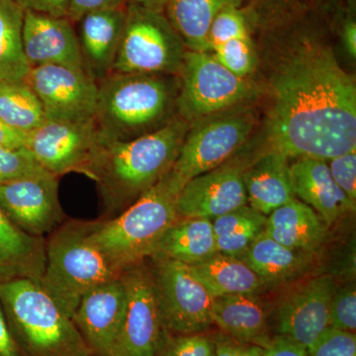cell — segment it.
I'll return each mask as SVG.
<instances>
[{
	"instance_id": "obj_1",
	"label": "cell",
	"mask_w": 356,
	"mask_h": 356,
	"mask_svg": "<svg viewBox=\"0 0 356 356\" xmlns=\"http://www.w3.org/2000/svg\"><path fill=\"white\" fill-rule=\"evenodd\" d=\"M259 19L286 47L269 83L271 149L325 161L355 151V79L339 65L323 28L293 2Z\"/></svg>"
},
{
	"instance_id": "obj_2",
	"label": "cell",
	"mask_w": 356,
	"mask_h": 356,
	"mask_svg": "<svg viewBox=\"0 0 356 356\" xmlns=\"http://www.w3.org/2000/svg\"><path fill=\"white\" fill-rule=\"evenodd\" d=\"M191 123L175 117L163 127L125 142H97L86 175L97 184L103 214H120L170 172Z\"/></svg>"
},
{
	"instance_id": "obj_3",
	"label": "cell",
	"mask_w": 356,
	"mask_h": 356,
	"mask_svg": "<svg viewBox=\"0 0 356 356\" xmlns=\"http://www.w3.org/2000/svg\"><path fill=\"white\" fill-rule=\"evenodd\" d=\"M177 76L117 74L98 81L97 142H125L163 127L177 116Z\"/></svg>"
},
{
	"instance_id": "obj_4",
	"label": "cell",
	"mask_w": 356,
	"mask_h": 356,
	"mask_svg": "<svg viewBox=\"0 0 356 356\" xmlns=\"http://www.w3.org/2000/svg\"><path fill=\"white\" fill-rule=\"evenodd\" d=\"M0 303L21 356H89L72 318L39 282L15 280L0 284Z\"/></svg>"
},
{
	"instance_id": "obj_5",
	"label": "cell",
	"mask_w": 356,
	"mask_h": 356,
	"mask_svg": "<svg viewBox=\"0 0 356 356\" xmlns=\"http://www.w3.org/2000/svg\"><path fill=\"white\" fill-rule=\"evenodd\" d=\"M166 175L120 214L93 221L90 238L119 273L153 254L166 229L177 221V197Z\"/></svg>"
},
{
	"instance_id": "obj_6",
	"label": "cell",
	"mask_w": 356,
	"mask_h": 356,
	"mask_svg": "<svg viewBox=\"0 0 356 356\" xmlns=\"http://www.w3.org/2000/svg\"><path fill=\"white\" fill-rule=\"evenodd\" d=\"M92 222H64L46 238L40 285L70 318L86 293L121 275L91 241Z\"/></svg>"
},
{
	"instance_id": "obj_7",
	"label": "cell",
	"mask_w": 356,
	"mask_h": 356,
	"mask_svg": "<svg viewBox=\"0 0 356 356\" xmlns=\"http://www.w3.org/2000/svg\"><path fill=\"white\" fill-rule=\"evenodd\" d=\"M255 126L250 104L192 122L175 163L166 173L179 193L192 178L224 165L247 142Z\"/></svg>"
},
{
	"instance_id": "obj_8",
	"label": "cell",
	"mask_w": 356,
	"mask_h": 356,
	"mask_svg": "<svg viewBox=\"0 0 356 356\" xmlns=\"http://www.w3.org/2000/svg\"><path fill=\"white\" fill-rule=\"evenodd\" d=\"M186 51L184 40L163 11L126 6L125 24L112 72L178 76Z\"/></svg>"
},
{
	"instance_id": "obj_9",
	"label": "cell",
	"mask_w": 356,
	"mask_h": 356,
	"mask_svg": "<svg viewBox=\"0 0 356 356\" xmlns=\"http://www.w3.org/2000/svg\"><path fill=\"white\" fill-rule=\"evenodd\" d=\"M177 76V112L188 123L250 104L259 95L250 79L232 74L208 51L187 50Z\"/></svg>"
},
{
	"instance_id": "obj_10",
	"label": "cell",
	"mask_w": 356,
	"mask_h": 356,
	"mask_svg": "<svg viewBox=\"0 0 356 356\" xmlns=\"http://www.w3.org/2000/svg\"><path fill=\"white\" fill-rule=\"evenodd\" d=\"M163 327L170 334H199L213 324L214 297L191 266L166 259H149Z\"/></svg>"
},
{
	"instance_id": "obj_11",
	"label": "cell",
	"mask_w": 356,
	"mask_h": 356,
	"mask_svg": "<svg viewBox=\"0 0 356 356\" xmlns=\"http://www.w3.org/2000/svg\"><path fill=\"white\" fill-rule=\"evenodd\" d=\"M120 277L126 289L125 318L112 356H154L168 332L151 269L143 262L123 271Z\"/></svg>"
},
{
	"instance_id": "obj_12",
	"label": "cell",
	"mask_w": 356,
	"mask_h": 356,
	"mask_svg": "<svg viewBox=\"0 0 356 356\" xmlns=\"http://www.w3.org/2000/svg\"><path fill=\"white\" fill-rule=\"evenodd\" d=\"M38 96L47 121L93 120L98 86L83 70L64 65L32 67L25 79Z\"/></svg>"
},
{
	"instance_id": "obj_13",
	"label": "cell",
	"mask_w": 356,
	"mask_h": 356,
	"mask_svg": "<svg viewBox=\"0 0 356 356\" xmlns=\"http://www.w3.org/2000/svg\"><path fill=\"white\" fill-rule=\"evenodd\" d=\"M0 209L18 228L44 238L65 222L58 177L46 172L0 184Z\"/></svg>"
},
{
	"instance_id": "obj_14",
	"label": "cell",
	"mask_w": 356,
	"mask_h": 356,
	"mask_svg": "<svg viewBox=\"0 0 356 356\" xmlns=\"http://www.w3.org/2000/svg\"><path fill=\"white\" fill-rule=\"evenodd\" d=\"M96 146L95 119L76 123L46 120L26 138V147L56 177L70 172L86 175Z\"/></svg>"
},
{
	"instance_id": "obj_15",
	"label": "cell",
	"mask_w": 356,
	"mask_h": 356,
	"mask_svg": "<svg viewBox=\"0 0 356 356\" xmlns=\"http://www.w3.org/2000/svg\"><path fill=\"white\" fill-rule=\"evenodd\" d=\"M337 285L321 275L288 294L276 309V334L301 344L307 351L331 327V304Z\"/></svg>"
},
{
	"instance_id": "obj_16",
	"label": "cell",
	"mask_w": 356,
	"mask_h": 356,
	"mask_svg": "<svg viewBox=\"0 0 356 356\" xmlns=\"http://www.w3.org/2000/svg\"><path fill=\"white\" fill-rule=\"evenodd\" d=\"M243 163L227 161L182 187L177 197L178 218L213 220L247 205Z\"/></svg>"
},
{
	"instance_id": "obj_17",
	"label": "cell",
	"mask_w": 356,
	"mask_h": 356,
	"mask_svg": "<svg viewBox=\"0 0 356 356\" xmlns=\"http://www.w3.org/2000/svg\"><path fill=\"white\" fill-rule=\"evenodd\" d=\"M125 311L126 289L118 277L86 293L72 320L93 355L112 356Z\"/></svg>"
},
{
	"instance_id": "obj_18",
	"label": "cell",
	"mask_w": 356,
	"mask_h": 356,
	"mask_svg": "<svg viewBox=\"0 0 356 356\" xmlns=\"http://www.w3.org/2000/svg\"><path fill=\"white\" fill-rule=\"evenodd\" d=\"M22 42L31 69L58 65L86 70L76 30L67 17L24 11Z\"/></svg>"
},
{
	"instance_id": "obj_19",
	"label": "cell",
	"mask_w": 356,
	"mask_h": 356,
	"mask_svg": "<svg viewBox=\"0 0 356 356\" xmlns=\"http://www.w3.org/2000/svg\"><path fill=\"white\" fill-rule=\"evenodd\" d=\"M125 17L124 6L93 11L76 22L84 70L96 83L112 74Z\"/></svg>"
},
{
	"instance_id": "obj_20",
	"label": "cell",
	"mask_w": 356,
	"mask_h": 356,
	"mask_svg": "<svg viewBox=\"0 0 356 356\" xmlns=\"http://www.w3.org/2000/svg\"><path fill=\"white\" fill-rule=\"evenodd\" d=\"M290 175L296 198L310 206L327 227L346 212H355V204L334 181L325 159H297L290 165Z\"/></svg>"
},
{
	"instance_id": "obj_21",
	"label": "cell",
	"mask_w": 356,
	"mask_h": 356,
	"mask_svg": "<svg viewBox=\"0 0 356 356\" xmlns=\"http://www.w3.org/2000/svg\"><path fill=\"white\" fill-rule=\"evenodd\" d=\"M213 324L227 336L254 346L266 348L270 334L269 311L259 294L217 297L211 311Z\"/></svg>"
},
{
	"instance_id": "obj_22",
	"label": "cell",
	"mask_w": 356,
	"mask_h": 356,
	"mask_svg": "<svg viewBox=\"0 0 356 356\" xmlns=\"http://www.w3.org/2000/svg\"><path fill=\"white\" fill-rule=\"evenodd\" d=\"M243 184L248 205L266 217L296 198L288 158L273 149L262 154L245 168Z\"/></svg>"
},
{
	"instance_id": "obj_23",
	"label": "cell",
	"mask_w": 356,
	"mask_h": 356,
	"mask_svg": "<svg viewBox=\"0 0 356 356\" xmlns=\"http://www.w3.org/2000/svg\"><path fill=\"white\" fill-rule=\"evenodd\" d=\"M46 264V238L18 228L0 209V284L31 280L41 282Z\"/></svg>"
},
{
	"instance_id": "obj_24",
	"label": "cell",
	"mask_w": 356,
	"mask_h": 356,
	"mask_svg": "<svg viewBox=\"0 0 356 356\" xmlns=\"http://www.w3.org/2000/svg\"><path fill=\"white\" fill-rule=\"evenodd\" d=\"M327 229L310 206L294 198L267 216L264 233L285 247L310 254L324 243Z\"/></svg>"
},
{
	"instance_id": "obj_25",
	"label": "cell",
	"mask_w": 356,
	"mask_h": 356,
	"mask_svg": "<svg viewBox=\"0 0 356 356\" xmlns=\"http://www.w3.org/2000/svg\"><path fill=\"white\" fill-rule=\"evenodd\" d=\"M211 220L178 218L161 238L149 259H166L194 266L216 254Z\"/></svg>"
},
{
	"instance_id": "obj_26",
	"label": "cell",
	"mask_w": 356,
	"mask_h": 356,
	"mask_svg": "<svg viewBox=\"0 0 356 356\" xmlns=\"http://www.w3.org/2000/svg\"><path fill=\"white\" fill-rule=\"evenodd\" d=\"M191 267L214 298L259 294L267 287L266 283L241 257L216 252Z\"/></svg>"
},
{
	"instance_id": "obj_27",
	"label": "cell",
	"mask_w": 356,
	"mask_h": 356,
	"mask_svg": "<svg viewBox=\"0 0 356 356\" xmlns=\"http://www.w3.org/2000/svg\"><path fill=\"white\" fill-rule=\"evenodd\" d=\"M267 286L298 277L310 264L309 254L292 250L264 233L257 236L241 257Z\"/></svg>"
},
{
	"instance_id": "obj_28",
	"label": "cell",
	"mask_w": 356,
	"mask_h": 356,
	"mask_svg": "<svg viewBox=\"0 0 356 356\" xmlns=\"http://www.w3.org/2000/svg\"><path fill=\"white\" fill-rule=\"evenodd\" d=\"M243 0H168L163 13L187 50L208 51L213 20L225 7L243 6Z\"/></svg>"
},
{
	"instance_id": "obj_29",
	"label": "cell",
	"mask_w": 356,
	"mask_h": 356,
	"mask_svg": "<svg viewBox=\"0 0 356 356\" xmlns=\"http://www.w3.org/2000/svg\"><path fill=\"white\" fill-rule=\"evenodd\" d=\"M23 19L22 7L0 0V81H23L31 70L23 51Z\"/></svg>"
},
{
	"instance_id": "obj_30",
	"label": "cell",
	"mask_w": 356,
	"mask_h": 356,
	"mask_svg": "<svg viewBox=\"0 0 356 356\" xmlns=\"http://www.w3.org/2000/svg\"><path fill=\"white\" fill-rule=\"evenodd\" d=\"M267 217L250 205L213 220L217 252L241 257L266 228Z\"/></svg>"
},
{
	"instance_id": "obj_31",
	"label": "cell",
	"mask_w": 356,
	"mask_h": 356,
	"mask_svg": "<svg viewBox=\"0 0 356 356\" xmlns=\"http://www.w3.org/2000/svg\"><path fill=\"white\" fill-rule=\"evenodd\" d=\"M0 120L24 133L34 131L46 121L42 103L25 79L0 81Z\"/></svg>"
},
{
	"instance_id": "obj_32",
	"label": "cell",
	"mask_w": 356,
	"mask_h": 356,
	"mask_svg": "<svg viewBox=\"0 0 356 356\" xmlns=\"http://www.w3.org/2000/svg\"><path fill=\"white\" fill-rule=\"evenodd\" d=\"M211 53L225 69L241 79H248L257 69V55L252 35L229 40Z\"/></svg>"
},
{
	"instance_id": "obj_33",
	"label": "cell",
	"mask_w": 356,
	"mask_h": 356,
	"mask_svg": "<svg viewBox=\"0 0 356 356\" xmlns=\"http://www.w3.org/2000/svg\"><path fill=\"white\" fill-rule=\"evenodd\" d=\"M252 25L250 14L242 6L225 7L211 24L208 34L209 53L229 40L252 35Z\"/></svg>"
},
{
	"instance_id": "obj_34",
	"label": "cell",
	"mask_w": 356,
	"mask_h": 356,
	"mask_svg": "<svg viewBox=\"0 0 356 356\" xmlns=\"http://www.w3.org/2000/svg\"><path fill=\"white\" fill-rule=\"evenodd\" d=\"M46 172L27 147H0V184L35 177Z\"/></svg>"
},
{
	"instance_id": "obj_35",
	"label": "cell",
	"mask_w": 356,
	"mask_h": 356,
	"mask_svg": "<svg viewBox=\"0 0 356 356\" xmlns=\"http://www.w3.org/2000/svg\"><path fill=\"white\" fill-rule=\"evenodd\" d=\"M214 339L199 334H166L154 356H214Z\"/></svg>"
},
{
	"instance_id": "obj_36",
	"label": "cell",
	"mask_w": 356,
	"mask_h": 356,
	"mask_svg": "<svg viewBox=\"0 0 356 356\" xmlns=\"http://www.w3.org/2000/svg\"><path fill=\"white\" fill-rule=\"evenodd\" d=\"M331 327L355 332L356 290L355 283L336 288L331 304Z\"/></svg>"
},
{
	"instance_id": "obj_37",
	"label": "cell",
	"mask_w": 356,
	"mask_h": 356,
	"mask_svg": "<svg viewBox=\"0 0 356 356\" xmlns=\"http://www.w3.org/2000/svg\"><path fill=\"white\" fill-rule=\"evenodd\" d=\"M356 355L355 332L330 327L308 350V356Z\"/></svg>"
},
{
	"instance_id": "obj_38",
	"label": "cell",
	"mask_w": 356,
	"mask_h": 356,
	"mask_svg": "<svg viewBox=\"0 0 356 356\" xmlns=\"http://www.w3.org/2000/svg\"><path fill=\"white\" fill-rule=\"evenodd\" d=\"M327 161L332 179L356 205V149Z\"/></svg>"
},
{
	"instance_id": "obj_39",
	"label": "cell",
	"mask_w": 356,
	"mask_h": 356,
	"mask_svg": "<svg viewBox=\"0 0 356 356\" xmlns=\"http://www.w3.org/2000/svg\"><path fill=\"white\" fill-rule=\"evenodd\" d=\"M214 356H262L264 348L254 344L241 343L227 336L219 334L214 339Z\"/></svg>"
},
{
	"instance_id": "obj_40",
	"label": "cell",
	"mask_w": 356,
	"mask_h": 356,
	"mask_svg": "<svg viewBox=\"0 0 356 356\" xmlns=\"http://www.w3.org/2000/svg\"><path fill=\"white\" fill-rule=\"evenodd\" d=\"M126 0H70L67 18L77 22L86 14L103 9L119 8L126 6Z\"/></svg>"
},
{
	"instance_id": "obj_41",
	"label": "cell",
	"mask_w": 356,
	"mask_h": 356,
	"mask_svg": "<svg viewBox=\"0 0 356 356\" xmlns=\"http://www.w3.org/2000/svg\"><path fill=\"white\" fill-rule=\"evenodd\" d=\"M24 11L67 17L70 0H14Z\"/></svg>"
},
{
	"instance_id": "obj_42",
	"label": "cell",
	"mask_w": 356,
	"mask_h": 356,
	"mask_svg": "<svg viewBox=\"0 0 356 356\" xmlns=\"http://www.w3.org/2000/svg\"><path fill=\"white\" fill-rule=\"evenodd\" d=\"M262 356H308V351L292 339L275 334L264 348Z\"/></svg>"
},
{
	"instance_id": "obj_43",
	"label": "cell",
	"mask_w": 356,
	"mask_h": 356,
	"mask_svg": "<svg viewBox=\"0 0 356 356\" xmlns=\"http://www.w3.org/2000/svg\"><path fill=\"white\" fill-rule=\"evenodd\" d=\"M339 37L341 44L346 53L351 58H356V21L351 9L348 10V16L341 18L339 26Z\"/></svg>"
},
{
	"instance_id": "obj_44",
	"label": "cell",
	"mask_w": 356,
	"mask_h": 356,
	"mask_svg": "<svg viewBox=\"0 0 356 356\" xmlns=\"http://www.w3.org/2000/svg\"><path fill=\"white\" fill-rule=\"evenodd\" d=\"M0 356H21L0 303Z\"/></svg>"
},
{
	"instance_id": "obj_45",
	"label": "cell",
	"mask_w": 356,
	"mask_h": 356,
	"mask_svg": "<svg viewBox=\"0 0 356 356\" xmlns=\"http://www.w3.org/2000/svg\"><path fill=\"white\" fill-rule=\"evenodd\" d=\"M26 138L27 133L11 128L3 121L0 120V147L8 149L26 147Z\"/></svg>"
},
{
	"instance_id": "obj_46",
	"label": "cell",
	"mask_w": 356,
	"mask_h": 356,
	"mask_svg": "<svg viewBox=\"0 0 356 356\" xmlns=\"http://www.w3.org/2000/svg\"><path fill=\"white\" fill-rule=\"evenodd\" d=\"M168 0H126V6H135L152 10L163 11Z\"/></svg>"
},
{
	"instance_id": "obj_47",
	"label": "cell",
	"mask_w": 356,
	"mask_h": 356,
	"mask_svg": "<svg viewBox=\"0 0 356 356\" xmlns=\"http://www.w3.org/2000/svg\"><path fill=\"white\" fill-rule=\"evenodd\" d=\"M261 1L262 2L261 7H266V8L271 9L274 8V7L287 3L290 0H261Z\"/></svg>"
},
{
	"instance_id": "obj_48",
	"label": "cell",
	"mask_w": 356,
	"mask_h": 356,
	"mask_svg": "<svg viewBox=\"0 0 356 356\" xmlns=\"http://www.w3.org/2000/svg\"><path fill=\"white\" fill-rule=\"evenodd\" d=\"M89 356H97V355H89Z\"/></svg>"
},
{
	"instance_id": "obj_49",
	"label": "cell",
	"mask_w": 356,
	"mask_h": 356,
	"mask_svg": "<svg viewBox=\"0 0 356 356\" xmlns=\"http://www.w3.org/2000/svg\"><path fill=\"white\" fill-rule=\"evenodd\" d=\"M353 356H356V355H353Z\"/></svg>"
}]
</instances>
